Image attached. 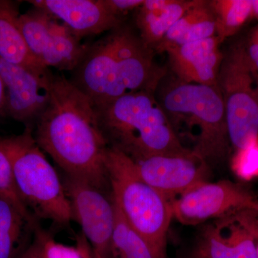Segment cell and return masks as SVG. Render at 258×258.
Here are the masks:
<instances>
[{
	"label": "cell",
	"mask_w": 258,
	"mask_h": 258,
	"mask_svg": "<svg viewBox=\"0 0 258 258\" xmlns=\"http://www.w3.org/2000/svg\"><path fill=\"white\" fill-rule=\"evenodd\" d=\"M35 122L37 145L63 174L110 189L106 169L109 143L94 103L71 80L53 74L50 100Z\"/></svg>",
	"instance_id": "cell-1"
},
{
	"label": "cell",
	"mask_w": 258,
	"mask_h": 258,
	"mask_svg": "<svg viewBox=\"0 0 258 258\" xmlns=\"http://www.w3.org/2000/svg\"><path fill=\"white\" fill-rule=\"evenodd\" d=\"M154 55L139 34L121 24L88 45L70 80L96 108L127 93H155L166 72Z\"/></svg>",
	"instance_id": "cell-2"
},
{
	"label": "cell",
	"mask_w": 258,
	"mask_h": 258,
	"mask_svg": "<svg viewBox=\"0 0 258 258\" xmlns=\"http://www.w3.org/2000/svg\"><path fill=\"white\" fill-rule=\"evenodd\" d=\"M154 93H127L108 104L96 107L110 147L133 160L191 152L176 137Z\"/></svg>",
	"instance_id": "cell-3"
},
{
	"label": "cell",
	"mask_w": 258,
	"mask_h": 258,
	"mask_svg": "<svg viewBox=\"0 0 258 258\" xmlns=\"http://www.w3.org/2000/svg\"><path fill=\"white\" fill-rule=\"evenodd\" d=\"M159 103L181 143L189 139L191 152L209 166L223 160L230 140L218 87L176 80L164 88Z\"/></svg>",
	"instance_id": "cell-4"
},
{
	"label": "cell",
	"mask_w": 258,
	"mask_h": 258,
	"mask_svg": "<svg viewBox=\"0 0 258 258\" xmlns=\"http://www.w3.org/2000/svg\"><path fill=\"white\" fill-rule=\"evenodd\" d=\"M106 169L111 198L120 213L147 242L153 257L168 258L171 202L145 182L133 159L116 148L108 149Z\"/></svg>",
	"instance_id": "cell-5"
},
{
	"label": "cell",
	"mask_w": 258,
	"mask_h": 258,
	"mask_svg": "<svg viewBox=\"0 0 258 258\" xmlns=\"http://www.w3.org/2000/svg\"><path fill=\"white\" fill-rule=\"evenodd\" d=\"M0 147L11 162L20 200L34 218L69 225L72 212L62 179L37 145L32 127L20 135L0 137Z\"/></svg>",
	"instance_id": "cell-6"
},
{
	"label": "cell",
	"mask_w": 258,
	"mask_h": 258,
	"mask_svg": "<svg viewBox=\"0 0 258 258\" xmlns=\"http://www.w3.org/2000/svg\"><path fill=\"white\" fill-rule=\"evenodd\" d=\"M257 78L244 44L231 47L222 59L218 88L225 105L229 140L236 150L258 139Z\"/></svg>",
	"instance_id": "cell-7"
},
{
	"label": "cell",
	"mask_w": 258,
	"mask_h": 258,
	"mask_svg": "<svg viewBox=\"0 0 258 258\" xmlns=\"http://www.w3.org/2000/svg\"><path fill=\"white\" fill-rule=\"evenodd\" d=\"M20 28L29 50L40 64L73 71L87 50L88 44L47 12L32 8L20 17Z\"/></svg>",
	"instance_id": "cell-8"
},
{
	"label": "cell",
	"mask_w": 258,
	"mask_h": 258,
	"mask_svg": "<svg viewBox=\"0 0 258 258\" xmlns=\"http://www.w3.org/2000/svg\"><path fill=\"white\" fill-rule=\"evenodd\" d=\"M172 217L184 225H198L244 210L258 211V202L239 185L222 180L198 184L171 202Z\"/></svg>",
	"instance_id": "cell-9"
},
{
	"label": "cell",
	"mask_w": 258,
	"mask_h": 258,
	"mask_svg": "<svg viewBox=\"0 0 258 258\" xmlns=\"http://www.w3.org/2000/svg\"><path fill=\"white\" fill-rule=\"evenodd\" d=\"M62 182L69 199L72 220L97 254L108 257L115 222V206L111 195L84 180L63 174Z\"/></svg>",
	"instance_id": "cell-10"
},
{
	"label": "cell",
	"mask_w": 258,
	"mask_h": 258,
	"mask_svg": "<svg viewBox=\"0 0 258 258\" xmlns=\"http://www.w3.org/2000/svg\"><path fill=\"white\" fill-rule=\"evenodd\" d=\"M133 161L139 176L170 202L208 181L210 174L208 163L191 152Z\"/></svg>",
	"instance_id": "cell-11"
},
{
	"label": "cell",
	"mask_w": 258,
	"mask_h": 258,
	"mask_svg": "<svg viewBox=\"0 0 258 258\" xmlns=\"http://www.w3.org/2000/svg\"><path fill=\"white\" fill-rule=\"evenodd\" d=\"M53 74L37 72L0 57V77L4 85L8 116L31 126L50 98Z\"/></svg>",
	"instance_id": "cell-12"
},
{
	"label": "cell",
	"mask_w": 258,
	"mask_h": 258,
	"mask_svg": "<svg viewBox=\"0 0 258 258\" xmlns=\"http://www.w3.org/2000/svg\"><path fill=\"white\" fill-rule=\"evenodd\" d=\"M28 3L60 20L81 39L109 32L123 22L108 9L104 0H30Z\"/></svg>",
	"instance_id": "cell-13"
},
{
	"label": "cell",
	"mask_w": 258,
	"mask_h": 258,
	"mask_svg": "<svg viewBox=\"0 0 258 258\" xmlns=\"http://www.w3.org/2000/svg\"><path fill=\"white\" fill-rule=\"evenodd\" d=\"M216 36L168 49L171 69L183 83L218 87L224 55Z\"/></svg>",
	"instance_id": "cell-14"
},
{
	"label": "cell",
	"mask_w": 258,
	"mask_h": 258,
	"mask_svg": "<svg viewBox=\"0 0 258 258\" xmlns=\"http://www.w3.org/2000/svg\"><path fill=\"white\" fill-rule=\"evenodd\" d=\"M195 247L208 258H257L255 238L237 212L205 226Z\"/></svg>",
	"instance_id": "cell-15"
},
{
	"label": "cell",
	"mask_w": 258,
	"mask_h": 258,
	"mask_svg": "<svg viewBox=\"0 0 258 258\" xmlns=\"http://www.w3.org/2000/svg\"><path fill=\"white\" fill-rule=\"evenodd\" d=\"M196 0H144L136 10L139 37L154 50Z\"/></svg>",
	"instance_id": "cell-16"
},
{
	"label": "cell",
	"mask_w": 258,
	"mask_h": 258,
	"mask_svg": "<svg viewBox=\"0 0 258 258\" xmlns=\"http://www.w3.org/2000/svg\"><path fill=\"white\" fill-rule=\"evenodd\" d=\"M20 3L0 0V57L37 72L50 70L37 62L29 50L20 28Z\"/></svg>",
	"instance_id": "cell-17"
},
{
	"label": "cell",
	"mask_w": 258,
	"mask_h": 258,
	"mask_svg": "<svg viewBox=\"0 0 258 258\" xmlns=\"http://www.w3.org/2000/svg\"><path fill=\"white\" fill-rule=\"evenodd\" d=\"M39 222L0 195V258H20L30 246Z\"/></svg>",
	"instance_id": "cell-18"
},
{
	"label": "cell",
	"mask_w": 258,
	"mask_h": 258,
	"mask_svg": "<svg viewBox=\"0 0 258 258\" xmlns=\"http://www.w3.org/2000/svg\"><path fill=\"white\" fill-rule=\"evenodd\" d=\"M214 36H216V25L209 1L196 0L154 50L165 52L168 49Z\"/></svg>",
	"instance_id": "cell-19"
},
{
	"label": "cell",
	"mask_w": 258,
	"mask_h": 258,
	"mask_svg": "<svg viewBox=\"0 0 258 258\" xmlns=\"http://www.w3.org/2000/svg\"><path fill=\"white\" fill-rule=\"evenodd\" d=\"M114 206V227L108 258H154L147 242L131 227L115 203Z\"/></svg>",
	"instance_id": "cell-20"
},
{
	"label": "cell",
	"mask_w": 258,
	"mask_h": 258,
	"mask_svg": "<svg viewBox=\"0 0 258 258\" xmlns=\"http://www.w3.org/2000/svg\"><path fill=\"white\" fill-rule=\"evenodd\" d=\"M209 4L215 15L216 37L220 43L252 18V0H213Z\"/></svg>",
	"instance_id": "cell-21"
},
{
	"label": "cell",
	"mask_w": 258,
	"mask_h": 258,
	"mask_svg": "<svg viewBox=\"0 0 258 258\" xmlns=\"http://www.w3.org/2000/svg\"><path fill=\"white\" fill-rule=\"evenodd\" d=\"M232 168L241 179L249 180L258 176V139L237 152L232 161Z\"/></svg>",
	"instance_id": "cell-22"
},
{
	"label": "cell",
	"mask_w": 258,
	"mask_h": 258,
	"mask_svg": "<svg viewBox=\"0 0 258 258\" xmlns=\"http://www.w3.org/2000/svg\"><path fill=\"white\" fill-rule=\"evenodd\" d=\"M0 195L10 199L18 205V208L24 213L35 220L20 200L16 186H15L11 162L1 147H0Z\"/></svg>",
	"instance_id": "cell-23"
},
{
	"label": "cell",
	"mask_w": 258,
	"mask_h": 258,
	"mask_svg": "<svg viewBox=\"0 0 258 258\" xmlns=\"http://www.w3.org/2000/svg\"><path fill=\"white\" fill-rule=\"evenodd\" d=\"M35 235L41 243L42 258H83L81 249L77 245H66L56 242L40 226L35 230Z\"/></svg>",
	"instance_id": "cell-24"
},
{
	"label": "cell",
	"mask_w": 258,
	"mask_h": 258,
	"mask_svg": "<svg viewBox=\"0 0 258 258\" xmlns=\"http://www.w3.org/2000/svg\"><path fill=\"white\" fill-rule=\"evenodd\" d=\"M108 9L120 19L129 12L137 10L143 5L144 0H104Z\"/></svg>",
	"instance_id": "cell-25"
},
{
	"label": "cell",
	"mask_w": 258,
	"mask_h": 258,
	"mask_svg": "<svg viewBox=\"0 0 258 258\" xmlns=\"http://www.w3.org/2000/svg\"><path fill=\"white\" fill-rule=\"evenodd\" d=\"M249 62L258 75V45L253 40L248 38L247 42L244 44Z\"/></svg>",
	"instance_id": "cell-26"
},
{
	"label": "cell",
	"mask_w": 258,
	"mask_h": 258,
	"mask_svg": "<svg viewBox=\"0 0 258 258\" xmlns=\"http://www.w3.org/2000/svg\"><path fill=\"white\" fill-rule=\"evenodd\" d=\"M20 258H42L41 243L35 234L34 240Z\"/></svg>",
	"instance_id": "cell-27"
},
{
	"label": "cell",
	"mask_w": 258,
	"mask_h": 258,
	"mask_svg": "<svg viewBox=\"0 0 258 258\" xmlns=\"http://www.w3.org/2000/svg\"><path fill=\"white\" fill-rule=\"evenodd\" d=\"M76 245L81 249L83 258H94L92 247L83 234H80L76 237Z\"/></svg>",
	"instance_id": "cell-28"
},
{
	"label": "cell",
	"mask_w": 258,
	"mask_h": 258,
	"mask_svg": "<svg viewBox=\"0 0 258 258\" xmlns=\"http://www.w3.org/2000/svg\"><path fill=\"white\" fill-rule=\"evenodd\" d=\"M8 116L6 113V101H5V90L4 85L0 77V118Z\"/></svg>",
	"instance_id": "cell-29"
},
{
	"label": "cell",
	"mask_w": 258,
	"mask_h": 258,
	"mask_svg": "<svg viewBox=\"0 0 258 258\" xmlns=\"http://www.w3.org/2000/svg\"><path fill=\"white\" fill-rule=\"evenodd\" d=\"M184 258H208L202 253L196 247H195Z\"/></svg>",
	"instance_id": "cell-30"
},
{
	"label": "cell",
	"mask_w": 258,
	"mask_h": 258,
	"mask_svg": "<svg viewBox=\"0 0 258 258\" xmlns=\"http://www.w3.org/2000/svg\"><path fill=\"white\" fill-rule=\"evenodd\" d=\"M252 18L258 20V0H252Z\"/></svg>",
	"instance_id": "cell-31"
},
{
	"label": "cell",
	"mask_w": 258,
	"mask_h": 258,
	"mask_svg": "<svg viewBox=\"0 0 258 258\" xmlns=\"http://www.w3.org/2000/svg\"><path fill=\"white\" fill-rule=\"evenodd\" d=\"M249 38L253 40L258 45V25L252 29V32L249 34Z\"/></svg>",
	"instance_id": "cell-32"
},
{
	"label": "cell",
	"mask_w": 258,
	"mask_h": 258,
	"mask_svg": "<svg viewBox=\"0 0 258 258\" xmlns=\"http://www.w3.org/2000/svg\"><path fill=\"white\" fill-rule=\"evenodd\" d=\"M93 257H94V258H108L107 257H105V256L101 255V254H97V253H96V252H93Z\"/></svg>",
	"instance_id": "cell-33"
},
{
	"label": "cell",
	"mask_w": 258,
	"mask_h": 258,
	"mask_svg": "<svg viewBox=\"0 0 258 258\" xmlns=\"http://www.w3.org/2000/svg\"><path fill=\"white\" fill-rule=\"evenodd\" d=\"M257 91H258V75H257Z\"/></svg>",
	"instance_id": "cell-34"
}]
</instances>
